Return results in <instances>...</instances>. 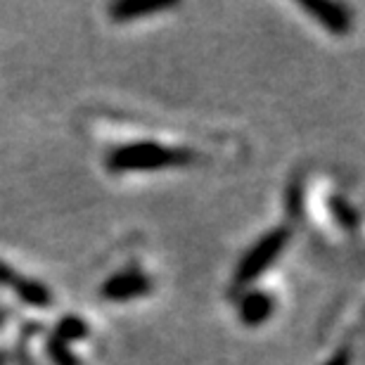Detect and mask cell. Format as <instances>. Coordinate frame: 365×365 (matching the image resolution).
Listing matches in <instances>:
<instances>
[{
    "label": "cell",
    "mask_w": 365,
    "mask_h": 365,
    "mask_svg": "<svg viewBox=\"0 0 365 365\" xmlns=\"http://www.w3.org/2000/svg\"><path fill=\"white\" fill-rule=\"evenodd\" d=\"M178 155H171L155 145H140V148L123 150L121 155H116V164L121 166H162L166 162H178Z\"/></svg>",
    "instance_id": "1"
},
{
    "label": "cell",
    "mask_w": 365,
    "mask_h": 365,
    "mask_svg": "<svg viewBox=\"0 0 365 365\" xmlns=\"http://www.w3.org/2000/svg\"><path fill=\"white\" fill-rule=\"evenodd\" d=\"M280 247H282V235H268L264 242H261L257 250H254L250 257L245 259L242 271H240V277H245V280H250V277H257L266 268L268 261L275 259V254L280 252Z\"/></svg>",
    "instance_id": "2"
},
{
    "label": "cell",
    "mask_w": 365,
    "mask_h": 365,
    "mask_svg": "<svg viewBox=\"0 0 365 365\" xmlns=\"http://www.w3.org/2000/svg\"><path fill=\"white\" fill-rule=\"evenodd\" d=\"M304 7L309 12L318 14L320 21H323L327 29H332V31H344L346 14H344V10H341L339 5H318V3H311V5H304Z\"/></svg>",
    "instance_id": "3"
},
{
    "label": "cell",
    "mask_w": 365,
    "mask_h": 365,
    "mask_svg": "<svg viewBox=\"0 0 365 365\" xmlns=\"http://www.w3.org/2000/svg\"><path fill=\"white\" fill-rule=\"evenodd\" d=\"M145 280L143 277H135V275H116L114 280L107 282L105 292L109 297H133V294H140V292L145 289L143 287Z\"/></svg>",
    "instance_id": "4"
},
{
    "label": "cell",
    "mask_w": 365,
    "mask_h": 365,
    "mask_svg": "<svg viewBox=\"0 0 365 365\" xmlns=\"http://www.w3.org/2000/svg\"><path fill=\"white\" fill-rule=\"evenodd\" d=\"M271 313V299L264 294H250L242 304V318L250 325H259Z\"/></svg>",
    "instance_id": "5"
},
{
    "label": "cell",
    "mask_w": 365,
    "mask_h": 365,
    "mask_svg": "<svg viewBox=\"0 0 365 365\" xmlns=\"http://www.w3.org/2000/svg\"><path fill=\"white\" fill-rule=\"evenodd\" d=\"M327 365H349V354H344V351L337 354V356H334V359H332L330 363H327Z\"/></svg>",
    "instance_id": "6"
}]
</instances>
